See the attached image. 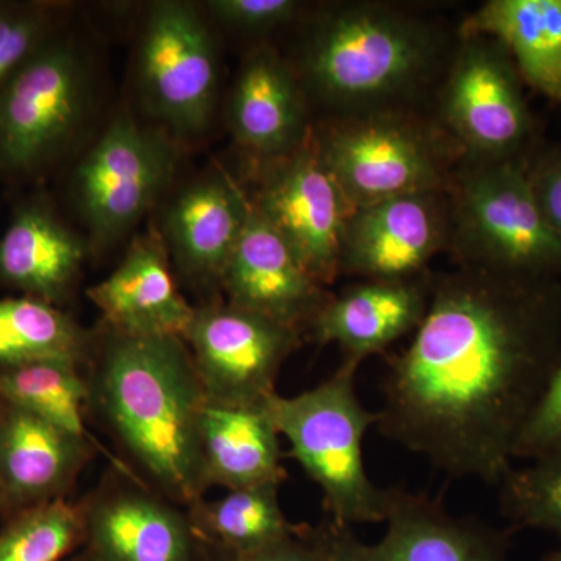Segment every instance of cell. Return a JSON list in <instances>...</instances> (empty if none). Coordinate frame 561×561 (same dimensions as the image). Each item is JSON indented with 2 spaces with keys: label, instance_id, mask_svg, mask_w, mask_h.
<instances>
[{
  "label": "cell",
  "instance_id": "cell-1",
  "mask_svg": "<svg viewBox=\"0 0 561 561\" xmlns=\"http://www.w3.org/2000/svg\"><path fill=\"white\" fill-rule=\"evenodd\" d=\"M561 360V280L478 268L434 276L383 376L379 434L456 479L500 485Z\"/></svg>",
  "mask_w": 561,
  "mask_h": 561
},
{
  "label": "cell",
  "instance_id": "cell-2",
  "mask_svg": "<svg viewBox=\"0 0 561 561\" xmlns=\"http://www.w3.org/2000/svg\"><path fill=\"white\" fill-rule=\"evenodd\" d=\"M451 39L435 22L390 3L324 7L309 22L294 66L308 101L331 117L416 110L442 79Z\"/></svg>",
  "mask_w": 561,
  "mask_h": 561
},
{
  "label": "cell",
  "instance_id": "cell-3",
  "mask_svg": "<svg viewBox=\"0 0 561 561\" xmlns=\"http://www.w3.org/2000/svg\"><path fill=\"white\" fill-rule=\"evenodd\" d=\"M95 397L114 435L172 500L190 507L209 483L201 423L208 397L180 337H136L111 331Z\"/></svg>",
  "mask_w": 561,
  "mask_h": 561
},
{
  "label": "cell",
  "instance_id": "cell-4",
  "mask_svg": "<svg viewBox=\"0 0 561 561\" xmlns=\"http://www.w3.org/2000/svg\"><path fill=\"white\" fill-rule=\"evenodd\" d=\"M359 365L342 362L331 378L294 397L275 393L265 404L290 456L317 483L324 512L343 526L386 523L389 489L365 467L364 440L378 423L356 391Z\"/></svg>",
  "mask_w": 561,
  "mask_h": 561
},
{
  "label": "cell",
  "instance_id": "cell-5",
  "mask_svg": "<svg viewBox=\"0 0 561 561\" xmlns=\"http://www.w3.org/2000/svg\"><path fill=\"white\" fill-rule=\"evenodd\" d=\"M321 160L354 209L404 195L448 194L461 154L413 110L330 117L313 127Z\"/></svg>",
  "mask_w": 561,
  "mask_h": 561
},
{
  "label": "cell",
  "instance_id": "cell-6",
  "mask_svg": "<svg viewBox=\"0 0 561 561\" xmlns=\"http://www.w3.org/2000/svg\"><path fill=\"white\" fill-rule=\"evenodd\" d=\"M527 162L460 161L448 192L459 267L561 280V239L535 201Z\"/></svg>",
  "mask_w": 561,
  "mask_h": 561
},
{
  "label": "cell",
  "instance_id": "cell-7",
  "mask_svg": "<svg viewBox=\"0 0 561 561\" xmlns=\"http://www.w3.org/2000/svg\"><path fill=\"white\" fill-rule=\"evenodd\" d=\"M511 54L490 36H460L435 91L434 119L461 160L529 161L542 139Z\"/></svg>",
  "mask_w": 561,
  "mask_h": 561
},
{
  "label": "cell",
  "instance_id": "cell-8",
  "mask_svg": "<svg viewBox=\"0 0 561 561\" xmlns=\"http://www.w3.org/2000/svg\"><path fill=\"white\" fill-rule=\"evenodd\" d=\"M90 99L83 51L55 32L0 84V175L46 172L76 138Z\"/></svg>",
  "mask_w": 561,
  "mask_h": 561
},
{
  "label": "cell",
  "instance_id": "cell-9",
  "mask_svg": "<svg viewBox=\"0 0 561 561\" xmlns=\"http://www.w3.org/2000/svg\"><path fill=\"white\" fill-rule=\"evenodd\" d=\"M138 92L162 130L195 138L208 130L219 98L216 43L197 7L154 2L140 31Z\"/></svg>",
  "mask_w": 561,
  "mask_h": 561
},
{
  "label": "cell",
  "instance_id": "cell-10",
  "mask_svg": "<svg viewBox=\"0 0 561 561\" xmlns=\"http://www.w3.org/2000/svg\"><path fill=\"white\" fill-rule=\"evenodd\" d=\"M173 136L128 114L111 122L77 165L72 187L92 239L119 241L149 213L176 171Z\"/></svg>",
  "mask_w": 561,
  "mask_h": 561
},
{
  "label": "cell",
  "instance_id": "cell-11",
  "mask_svg": "<svg viewBox=\"0 0 561 561\" xmlns=\"http://www.w3.org/2000/svg\"><path fill=\"white\" fill-rule=\"evenodd\" d=\"M302 335L260 313L220 302L195 309L183 341L209 401L265 408L276 393L284 362L300 348Z\"/></svg>",
  "mask_w": 561,
  "mask_h": 561
},
{
  "label": "cell",
  "instance_id": "cell-12",
  "mask_svg": "<svg viewBox=\"0 0 561 561\" xmlns=\"http://www.w3.org/2000/svg\"><path fill=\"white\" fill-rule=\"evenodd\" d=\"M250 201L321 286L334 284L354 208L321 160L313 131L301 149L262 165Z\"/></svg>",
  "mask_w": 561,
  "mask_h": 561
},
{
  "label": "cell",
  "instance_id": "cell-13",
  "mask_svg": "<svg viewBox=\"0 0 561 561\" xmlns=\"http://www.w3.org/2000/svg\"><path fill=\"white\" fill-rule=\"evenodd\" d=\"M449 245L448 194L404 195L357 208L343 234L341 275L412 279Z\"/></svg>",
  "mask_w": 561,
  "mask_h": 561
},
{
  "label": "cell",
  "instance_id": "cell-14",
  "mask_svg": "<svg viewBox=\"0 0 561 561\" xmlns=\"http://www.w3.org/2000/svg\"><path fill=\"white\" fill-rule=\"evenodd\" d=\"M220 284L236 308L305 334L332 297L254 208L225 264Z\"/></svg>",
  "mask_w": 561,
  "mask_h": 561
},
{
  "label": "cell",
  "instance_id": "cell-15",
  "mask_svg": "<svg viewBox=\"0 0 561 561\" xmlns=\"http://www.w3.org/2000/svg\"><path fill=\"white\" fill-rule=\"evenodd\" d=\"M228 124L238 146L262 165L289 157L311 138L308 95L275 47L264 44L247 55L232 83Z\"/></svg>",
  "mask_w": 561,
  "mask_h": 561
},
{
  "label": "cell",
  "instance_id": "cell-16",
  "mask_svg": "<svg viewBox=\"0 0 561 561\" xmlns=\"http://www.w3.org/2000/svg\"><path fill=\"white\" fill-rule=\"evenodd\" d=\"M432 279L430 273L412 279H360L332 294L309 335L317 345L334 343L342 362L360 367L416 331L430 308Z\"/></svg>",
  "mask_w": 561,
  "mask_h": 561
},
{
  "label": "cell",
  "instance_id": "cell-17",
  "mask_svg": "<svg viewBox=\"0 0 561 561\" xmlns=\"http://www.w3.org/2000/svg\"><path fill=\"white\" fill-rule=\"evenodd\" d=\"M387 530L364 561H513V531L457 516L427 494L389 489Z\"/></svg>",
  "mask_w": 561,
  "mask_h": 561
},
{
  "label": "cell",
  "instance_id": "cell-18",
  "mask_svg": "<svg viewBox=\"0 0 561 561\" xmlns=\"http://www.w3.org/2000/svg\"><path fill=\"white\" fill-rule=\"evenodd\" d=\"M111 331L136 337L183 339L195 309L184 300L154 232L133 241L108 278L88 290Z\"/></svg>",
  "mask_w": 561,
  "mask_h": 561
},
{
  "label": "cell",
  "instance_id": "cell-19",
  "mask_svg": "<svg viewBox=\"0 0 561 561\" xmlns=\"http://www.w3.org/2000/svg\"><path fill=\"white\" fill-rule=\"evenodd\" d=\"M84 556L90 561H197L190 519L160 497L114 491L84 508Z\"/></svg>",
  "mask_w": 561,
  "mask_h": 561
},
{
  "label": "cell",
  "instance_id": "cell-20",
  "mask_svg": "<svg viewBox=\"0 0 561 561\" xmlns=\"http://www.w3.org/2000/svg\"><path fill=\"white\" fill-rule=\"evenodd\" d=\"M251 201L225 172H213L179 192L164 216V234L181 272L219 280L250 219Z\"/></svg>",
  "mask_w": 561,
  "mask_h": 561
},
{
  "label": "cell",
  "instance_id": "cell-21",
  "mask_svg": "<svg viewBox=\"0 0 561 561\" xmlns=\"http://www.w3.org/2000/svg\"><path fill=\"white\" fill-rule=\"evenodd\" d=\"M90 456V442L13 405L0 409V501L58 500Z\"/></svg>",
  "mask_w": 561,
  "mask_h": 561
},
{
  "label": "cell",
  "instance_id": "cell-22",
  "mask_svg": "<svg viewBox=\"0 0 561 561\" xmlns=\"http://www.w3.org/2000/svg\"><path fill=\"white\" fill-rule=\"evenodd\" d=\"M87 256L80 236L43 198L18 205L0 236V280L50 302L69 294Z\"/></svg>",
  "mask_w": 561,
  "mask_h": 561
},
{
  "label": "cell",
  "instance_id": "cell-23",
  "mask_svg": "<svg viewBox=\"0 0 561 561\" xmlns=\"http://www.w3.org/2000/svg\"><path fill=\"white\" fill-rule=\"evenodd\" d=\"M457 33L500 41L524 84L561 108V0H489Z\"/></svg>",
  "mask_w": 561,
  "mask_h": 561
},
{
  "label": "cell",
  "instance_id": "cell-24",
  "mask_svg": "<svg viewBox=\"0 0 561 561\" xmlns=\"http://www.w3.org/2000/svg\"><path fill=\"white\" fill-rule=\"evenodd\" d=\"M280 435L265 408L206 402L201 440L209 485L227 490L280 485L286 479Z\"/></svg>",
  "mask_w": 561,
  "mask_h": 561
},
{
  "label": "cell",
  "instance_id": "cell-25",
  "mask_svg": "<svg viewBox=\"0 0 561 561\" xmlns=\"http://www.w3.org/2000/svg\"><path fill=\"white\" fill-rule=\"evenodd\" d=\"M278 485L228 490L216 501L192 505L195 540L220 552H253L300 535L306 526L291 524L280 508Z\"/></svg>",
  "mask_w": 561,
  "mask_h": 561
},
{
  "label": "cell",
  "instance_id": "cell-26",
  "mask_svg": "<svg viewBox=\"0 0 561 561\" xmlns=\"http://www.w3.org/2000/svg\"><path fill=\"white\" fill-rule=\"evenodd\" d=\"M90 337L68 313L38 298H0V370L62 362L79 365Z\"/></svg>",
  "mask_w": 561,
  "mask_h": 561
},
{
  "label": "cell",
  "instance_id": "cell-27",
  "mask_svg": "<svg viewBox=\"0 0 561 561\" xmlns=\"http://www.w3.org/2000/svg\"><path fill=\"white\" fill-rule=\"evenodd\" d=\"M91 390L77 365L41 362L0 370V400L90 442L84 408Z\"/></svg>",
  "mask_w": 561,
  "mask_h": 561
},
{
  "label": "cell",
  "instance_id": "cell-28",
  "mask_svg": "<svg viewBox=\"0 0 561 561\" xmlns=\"http://www.w3.org/2000/svg\"><path fill=\"white\" fill-rule=\"evenodd\" d=\"M84 542V511L58 500L36 505L0 531V561H65Z\"/></svg>",
  "mask_w": 561,
  "mask_h": 561
},
{
  "label": "cell",
  "instance_id": "cell-29",
  "mask_svg": "<svg viewBox=\"0 0 561 561\" xmlns=\"http://www.w3.org/2000/svg\"><path fill=\"white\" fill-rule=\"evenodd\" d=\"M501 513L515 531H551L561 540V446L529 467L512 468L500 483Z\"/></svg>",
  "mask_w": 561,
  "mask_h": 561
},
{
  "label": "cell",
  "instance_id": "cell-30",
  "mask_svg": "<svg viewBox=\"0 0 561 561\" xmlns=\"http://www.w3.org/2000/svg\"><path fill=\"white\" fill-rule=\"evenodd\" d=\"M55 31V9L43 2H0V84Z\"/></svg>",
  "mask_w": 561,
  "mask_h": 561
},
{
  "label": "cell",
  "instance_id": "cell-31",
  "mask_svg": "<svg viewBox=\"0 0 561 561\" xmlns=\"http://www.w3.org/2000/svg\"><path fill=\"white\" fill-rule=\"evenodd\" d=\"M205 9L231 31L265 36L300 20L306 7L297 0H209Z\"/></svg>",
  "mask_w": 561,
  "mask_h": 561
},
{
  "label": "cell",
  "instance_id": "cell-32",
  "mask_svg": "<svg viewBox=\"0 0 561 561\" xmlns=\"http://www.w3.org/2000/svg\"><path fill=\"white\" fill-rule=\"evenodd\" d=\"M561 446V360L524 424L513 459L537 460Z\"/></svg>",
  "mask_w": 561,
  "mask_h": 561
},
{
  "label": "cell",
  "instance_id": "cell-33",
  "mask_svg": "<svg viewBox=\"0 0 561 561\" xmlns=\"http://www.w3.org/2000/svg\"><path fill=\"white\" fill-rule=\"evenodd\" d=\"M527 175L542 216L561 239V144L542 140L527 162Z\"/></svg>",
  "mask_w": 561,
  "mask_h": 561
},
{
  "label": "cell",
  "instance_id": "cell-34",
  "mask_svg": "<svg viewBox=\"0 0 561 561\" xmlns=\"http://www.w3.org/2000/svg\"><path fill=\"white\" fill-rule=\"evenodd\" d=\"M311 529L312 527L306 526L297 537L276 542L260 551L232 553L210 549L208 557L203 561H321L312 540Z\"/></svg>",
  "mask_w": 561,
  "mask_h": 561
},
{
  "label": "cell",
  "instance_id": "cell-35",
  "mask_svg": "<svg viewBox=\"0 0 561 561\" xmlns=\"http://www.w3.org/2000/svg\"><path fill=\"white\" fill-rule=\"evenodd\" d=\"M311 535L321 561H364L362 541L350 526L328 518L312 527Z\"/></svg>",
  "mask_w": 561,
  "mask_h": 561
},
{
  "label": "cell",
  "instance_id": "cell-36",
  "mask_svg": "<svg viewBox=\"0 0 561 561\" xmlns=\"http://www.w3.org/2000/svg\"><path fill=\"white\" fill-rule=\"evenodd\" d=\"M541 561H561V546L556 551L546 553Z\"/></svg>",
  "mask_w": 561,
  "mask_h": 561
},
{
  "label": "cell",
  "instance_id": "cell-37",
  "mask_svg": "<svg viewBox=\"0 0 561 561\" xmlns=\"http://www.w3.org/2000/svg\"><path fill=\"white\" fill-rule=\"evenodd\" d=\"M68 561H90V560H88V557L84 556V553H83V556L76 557V559H70Z\"/></svg>",
  "mask_w": 561,
  "mask_h": 561
},
{
  "label": "cell",
  "instance_id": "cell-38",
  "mask_svg": "<svg viewBox=\"0 0 561 561\" xmlns=\"http://www.w3.org/2000/svg\"><path fill=\"white\" fill-rule=\"evenodd\" d=\"M0 502H2V501H0Z\"/></svg>",
  "mask_w": 561,
  "mask_h": 561
}]
</instances>
